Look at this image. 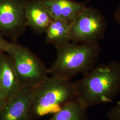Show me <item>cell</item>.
<instances>
[{
  "instance_id": "11",
  "label": "cell",
  "mask_w": 120,
  "mask_h": 120,
  "mask_svg": "<svg viewBox=\"0 0 120 120\" xmlns=\"http://www.w3.org/2000/svg\"><path fill=\"white\" fill-rule=\"evenodd\" d=\"M73 24L59 19H53L45 33V43L56 47L71 42Z\"/></svg>"
},
{
  "instance_id": "17",
  "label": "cell",
  "mask_w": 120,
  "mask_h": 120,
  "mask_svg": "<svg viewBox=\"0 0 120 120\" xmlns=\"http://www.w3.org/2000/svg\"><path fill=\"white\" fill-rule=\"evenodd\" d=\"M86 0V1H90L91 0Z\"/></svg>"
},
{
  "instance_id": "10",
  "label": "cell",
  "mask_w": 120,
  "mask_h": 120,
  "mask_svg": "<svg viewBox=\"0 0 120 120\" xmlns=\"http://www.w3.org/2000/svg\"><path fill=\"white\" fill-rule=\"evenodd\" d=\"M0 87L7 102L22 89L10 56L0 53Z\"/></svg>"
},
{
  "instance_id": "2",
  "label": "cell",
  "mask_w": 120,
  "mask_h": 120,
  "mask_svg": "<svg viewBox=\"0 0 120 120\" xmlns=\"http://www.w3.org/2000/svg\"><path fill=\"white\" fill-rule=\"evenodd\" d=\"M55 47L56 59L48 69L49 73L52 76L68 81L93 69L97 65L101 51L99 43L70 42Z\"/></svg>"
},
{
  "instance_id": "18",
  "label": "cell",
  "mask_w": 120,
  "mask_h": 120,
  "mask_svg": "<svg viewBox=\"0 0 120 120\" xmlns=\"http://www.w3.org/2000/svg\"><path fill=\"white\" fill-rule=\"evenodd\" d=\"M4 52V51H0V53L1 52Z\"/></svg>"
},
{
  "instance_id": "13",
  "label": "cell",
  "mask_w": 120,
  "mask_h": 120,
  "mask_svg": "<svg viewBox=\"0 0 120 120\" xmlns=\"http://www.w3.org/2000/svg\"><path fill=\"white\" fill-rule=\"evenodd\" d=\"M107 117L109 120H120V100L108 112Z\"/></svg>"
},
{
  "instance_id": "9",
  "label": "cell",
  "mask_w": 120,
  "mask_h": 120,
  "mask_svg": "<svg viewBox=\"0 0 120 120\" xmlns=\"http://www.w3.org/2000/svg\"><path fill=\"white\" fill-rule=\"evenodd\" d=\"M53 19L73 23L86 6L85 2L72 0H41Z\"/></svg>"
},
{
  "instance_id": "16",
  "label": "cell",
  "mask_w": 120,
  "mask_h": 120,
  "mask_svg": "<svg viewBox=\"0 0 120 120\" xmlns=\"http://www.w3.org/2000/svg\"><path fill=\"white\" fill-rule=\"evenodd\" d=\"M7 101L5 98L4 93L1 87H0V110L4 107Z\"/></svg>"
},
{
  "instance_id": "14",
  "label": "cell",
  "mask_w": 120,
  "mask_h": 120,
  "mask_svg": "<svg viewBox=\"0 0 120 120\" xmlns=\"http://www.w3.org/2000/svg\"><path fill=\"white\" fill-rule=\"evenodd\" d=\"M9 41L0 35V51L5 52L11 45Z\"/></svg>"
},
{
  "instance_id": "1",
  "label": "cell",
  "mask_w": 120,
  "mask_h": 120,
  "mask_svg": "<svg viewBox=\"0 0 120 120\" xmlns=\"http://www.w3.org/2000/svg\"><path fill=\"white\" fill-rule=\"evenodd\" d=\"M74 84L77 98L87 107L110 103L120 93V62L97 64Z\"/></svg>"
},
{
  "instance_id": "5",
  "label": "cell",
  "mask_w": 120,
  "mask_h": 120,
  "mask_svg": "<svg viewBox=\"0 0 120 120\" xmlns=\"http://www.w3.org/2000/svg\"><path fill=\"white\" fill-rule=\"evenodd\" d=\"M107 22L99 10L87 5L73 24L71 42L75 43H99L106 34Z\"/></svg>"
},
{
  "instance_id": "4",
  "label": "cell",
  "mask_w": 120,
  "mask_h": 120,
  "mask_svg": "<svg viewBox=\"0 0 120 120\" xmlns=\"http://www.w3.org/2000/svg\"><path fill=\"white\" fill-rule=\"evenodd\" d=\"M5 52L12 60L22 88L37 87L49 77L48 69L30 49L11 42Z\"/></svg>"
},
{
  "instance_id": "7",
  "label": "cell",
  "mask_w": 120,
  "mask_h": 120,
  "mask_svg": "<svg viewBox=\"0 0 120 120\" xmlns=\"http://www.w3.org/2000/svg\"><path fill=\"white\" fill-rule=\"evenodd\" d=\"M36 87L21 89L0 110V120H28Z\"/></svg>"
},
{
  "instance_id": "12",
  "label": "cell",
  "mask_w": 120,
  "mask_h": 120,
  "mask_svg": "<svg viewBox=\"0 0 120 120\" xmlns=\"http://www.w3.org/2000/svg\"><path fill=\"white\" fill-rule=\"evenodd\" d=\"M88 108L77 98L66 104L49 120H89Z\"/></svg>"
},
{
  "instance_id": "8",
  "label": "cell",
  "mask_w": 120,
  "mask_h": 120,
  "mask_svg": "<svg viewBox=\"0 0 120 120\" xmlns=\"http://www.w3.org/2000/svg\"><path fill=\"white\" fill-rule=\"evenodd\" d=\"M26 25L37 34H45L53 20L41 0H27L25 5Z\"/></svg>"
},
{
  "instance_id": "3",
  "label": "cell",
  "mask_w": 120,
  "mask_h": 120,
  "mask_svg": "<svg viewBox=\"0 0 120 120\" xmlns=\"http://www.w3.org/2000/svg\"><path fill=\"white\" fill-rule=\"evenodd\" d=\"M77 98L74 82L52 76L37 86L28 120H36L56 113Z\"/></svg>"
},
{
  "instance_id": "6",
  "label": "cell",
  "mask_w": 120,
  "mask_h": 120,
  "mask_svg": "<svg viewBox=\"0 0 120 120\" xmlns=\"http://www.w3.org/2000/svg\"><path fill=\"white\" fill-rule=\"evenodd\" d=\"M27 0H0V35L11 42H17L26 33Z\"/></svg>"
},
{
  "instance_id": "15",
  "label": "cell",
  "mask_w": 120,
  "mask_h": 120,
  "mask_svg": "<svg viewBox=\"0 0 120 120\" xmlns=\"http://www.w3.org/2000/svg\"><path fill=\"white\" fill-rule=\"evenodd\" d=\"M113 19L120 28V3L118 5L113 14Z\"/></svg>"
}]
</instances>
